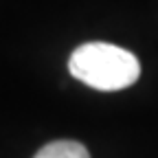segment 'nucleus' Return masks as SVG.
Here are the masks:
<instances>
[{
    "label": "nucleus",
    "instance_id": "1",
    "mask_svg": "<svg viewBox=\"0 0 158 158\" xmlns=\"http://www.w3.org/2000/svg\"><path fill=\"white\" fill-rule=\"evenodd\" d=\"M68 70L81 84L114 92L136 84L141 77V62L134 53L108 42H88L73 51Z\"/></svg>",
    "mask_w": 158,
    "mask_h": 158
},
{
    "label": "nucleus",
    "instance_id": "2",
    "mask_svg": "<svg viewBox=\"0 0 158 158\" xmlns=\"http://www.w3.org/2000/svg\"><path fill=\"white\" fill-rule=\"evenodd\" d=\"M33 158H90V154L77 141H55L44 145Z\"/></svg>",
    "mask_w": 158,
    "mask_h": 158
}]
</instances>
